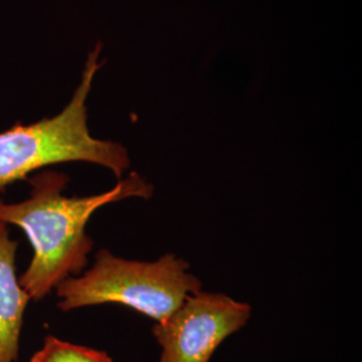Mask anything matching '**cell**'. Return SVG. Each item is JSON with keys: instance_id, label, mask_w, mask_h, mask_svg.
Segmentation results:
<instances>
[{"instance_id": "6da1fadb", "label": "cell", "mask_w": 362, "mask_h": 362, "mask_svg": "<svg viewBox=\"0 0 362 362\" xmlns=\"http://www.w3.org/2000/svg\"><path fill=\"white\" fill-rule=\"evenodd\" d=\"M67 181L64 173L45 170L30 180L27 200L13 204L0 200V221L23 230L34 250L19 284L35 300L85 269L93 248L86 224L97 209L129 197L149 199L153 194V187L136 172L110 191L88 197L62 194Z\"/></svg>"}, {"instance_id": "7a4b0ae2", "label": "cell", "mask_w": 362, "mask_h": 362, "mask_svg": "<svg viewBox=\"0 0 362 362\" xmlns=\"http://www.w3.org/2000/svg\"><path fill=\"white\" fill-rule=\"evenodd\" d=\"M101 49L97 43L89 54L81 83L59 115L0 133V189L34 170L61 163H93L110 169L118 179L129 168L128 151L121 144L94 139L88 127L86 100L101 67Z\"/></svg>"}, {"instance_id": "3957f363", "label": "cell", "mask_w": 362, "mask_h": 362, "mask_svg": "<svg viewBox=\"0 0 362 362\" xmlns=\"http://www.w3.org/2000/svg\"><path fill=\"white\" fill-rule=\"evenodd\" d=\"M188 269L184 259L172 254L156 262H139L101 250L90 270L69 276L55 287L58 308L70 311L117 303L161 322L187 298L202 291V282Z\"/></svg>"}, {"instance_id": "277c9868", "label": "cell", "mask_w": 362, "mask_h": 362, "mask_svg": "<svg viewBox=\"0 0 362 362\" xmlns=\"http://www.w3.org/2000/svg\"><path fill=\"white\" fill-rule=\"evenodd\" d=\"M251 306L216 293L187 298L152 333L161 348L160 362H209L220 344L240 330Z\"/></svg>"}, {"instance_id": "5b68a950", "label": "cell", "mask_w": 362, "mask_h": 362, "mask_svg": "<svg viewBox=\"0 0 362 362\" xmlns=\"http://www.w3.org/2000/svg\"><path fill=\"white\" fill-rule=\"evenodd\" d=\"M18 243L0 221V362H13L19 353V338L30 296L15 274Z\"/></svg>"}, {"instance_id": "8992f818", "label": "cell", "mask_w": 362, "mask_h": 362, "mask_svg": "<svg viewBox=\"0 0 362 362\" xmlns=\"http://www.w3.org/2000/svg\"><path fill=\"white\" fill-rule=\"evenodd\" d=\"M30 362H113V360L103 350L76 345L49 336Z\"/></svg>"}]
</instances>
